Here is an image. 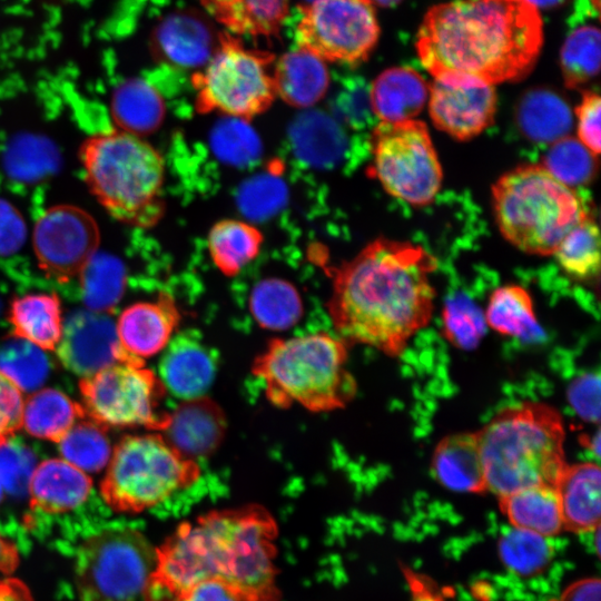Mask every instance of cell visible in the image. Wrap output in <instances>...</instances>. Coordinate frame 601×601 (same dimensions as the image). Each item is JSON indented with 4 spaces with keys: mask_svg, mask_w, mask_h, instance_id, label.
Listing matches in <instances>:
<instances>
[{
    "mask_svg": "<svg viewBox=\"0 0 601 601\" xmlns=\"http://www.w3.org/2000/svg\"><path fill=\"white\" fill-rule=\"evenodd\" d=\"M436 268L422 246L384 237L371 242L333 272L326 307L338 337L401 356L432 318Z\"/></svg>",
    "mask_w": 601,
    "mask_h": 601,
    "instance_id": "cell-1",
    "label": "cell"
},
{
    "mask_svg": "<svg viewBox=\"0 0 601 601\" xmlns=\"http://www.w3.org/2000/svg\"><path fill=\"white\" fill-rule=\"evenodd\" d=\"M277 524L259 504L207 512L180 523L156 550L144 601H181L199 582L217 580L242 601H278Z\"/></svg>",
    "mask_w": 601,
    "mask_h": 601,
    "instance_id": "cell-2",
    "label": "cell"
},
{
    "mask_svg": "<svg viewBox=\"0 0 601 601\" xmlns=\"http://www.w3.org/2000/svg\"><path fill=\"white\" fill-rule=\"evenodd\" d=\"M542 45V18L526 0H453L425 13L415 48L434 80L494 86L524 78Z\"/></svg>",
    "mask_w": 601,
    "mask_h": 601,
    "instance_id": "cell-3",
    "label": "cell"
},
{
    "mask_svg": "<svg viewBox=\"0 0 601 601\" xmlns=\"http://www.w3.org/2000/svg\"><path fill=\"white\" fill-rule=\"evenodd\" d=\"M476 433L486 487L497 497L533 485L555 487L568 464L563 418L550 404L506 406Z\"/></svg>",
    "mask_w": 601,
    "mask_h": 601,
    "instance_id": "cell-4",
    "label": "cell"
},
{
    "mask_svg": "<svg viewBox=\"0 0 601 601\" xmlns=\"http://www.w3.org/2000/svg\"><path fill=\"white\" fill-rule=\"evenodd\" d=\"M78 158L89 191L114 219L141 228L161 219L165 162L142 137L116 128L93 132Z\"/></svg>",
    "mask_w": 601,
    "mask_h": 601,
    "instance_id": "cell-5",
    "label": "cell"
},
{
    "mask_svg": "<svg viewBox=\"0 0 601 601\" xmlns=\"http://www.w3.org/2000/svg\"><path fill=\"white\" fill-rule=\"evenodd\" d=\"M347 359L348 345L341 337L315 332L272 339L254 359L252 372L272 405L323 413L345 407L356 395Z\"/></svg>",
    "mask_w": 601,
    "mask_h": 601,
    "instance_id": "cell-6",
    "label": "cell"
},
{
    "mask_svg": "<svg viewBox=\"0 0 601 601\" xmlns=\"http://www.w3.org/2000/svg\"><path fill=\"white\" fill-rule=\"evenodd\" d=\"M495 221L503 237L532 255H553L562 239L591 213L572 188L542 165H521L492 188Z\"/></svg>",
    "mask_w": 601,
    "mask_h": 601,
    "instance_id": "cell-7",
    "label": "cell"
},
{
    "mask_svg": "<svg viewBox=\"0 0 601 601\" xmlns=\"http://www.w3.org/2000/svg\"><path fill=\"white\" fill-rule=\"evenodd\" d=\"M100 482L105 503L119 513H140L196 483L201 470L165 435L124 436L112 449Z\"/></svg>",
    "mask_w": 601,
    "mask_h": 601,
    "instance_id": "cell-8",
    "label": "cell"
},
{
    "mask_svg": "<svg viewBox=\"0 0 601 601\" xmlns=\"http://www.w3.org/2000/svg\"><path fill=\"white\" fill-rule=\"evenodd\" d=\"M274 62L272 52L247 48L231 33L219 32L213 56L191 77L197 111L246 120L266 111L277 97Z\"/></svg>",
    "mask_w": 601,
    "mask_h": 601,
    "instance_id": "cell-9",
    "label": "cell"
},
{
    "mask_svg": "<svg viewBox=\"0 0 601 601\" xmlns=\"http://www.w3.org/2000/svg\"><path fill=\"white\" fill-rule=\"evenodd\" d=\"M86 415L105 427H144L165 432L171 413L164 408L167 390L145 361L126 355L79 381Z\"/></svg>",
    "mask_w": 601,
    "mask_h": 601,
    "instance_id": "cell-10",
    "label": "cell"
},
{
    "mask_svg": "<svg viewBox=\"0 0 601 601\" xmlns=\"http://www.w3.org/2000/svg\"><path fill=\"white\" fill-rule=\"evenodd\" d=\"M156 565V550L137 530H102L89 536L76 554V588L80 601H138Z\"/></svg>",
    "mask_w": 601,
    "mask_h": 601,
    "instance_id": "cell-11",
    "label": "cell"
},
{
    "mask_svg": "<svg viewBox=\"0 0 601 601\" xmlns=\"http://www.w3.org/2000/svg\"><path fill=\"white\" fill-rule=\"evenodd\" d=\"M370 174L386 193L415 206L432 203L441 189L442 166L425 122H380L371 134Z\"/></svg>",
    "mask_w": 601,
    "mask_h": 601,
    "instance_id": "cell-12",
    "label": "cell"
},
{
    "mask_svg": "<svg viewBox=\"0 0 601 601\" xmlns=\"http://www.w3.org/2000/svg\"><path fill=\"white\" fill-rule=\"evenodd\" d=\"M380 26L368 0H314L302 7L298 48L323 61L358 65L374 50Z\"/></svg>",
    "mask_w": 601,
    "mask_h": 601,
    "instance_id": "cell-13",
    "label": "cell"
},
{
    "mask_svg": "<svg viewBox=\"0 0 601 601\" xmlns=\"http://www.w3.org/2000/svg\"><path fill=\"white\" fill-rule=\"evenodd\" d=\"M31 239L41 272L63 284L80 276L97 255L100 231L87 210L73 205H56L39 216Z\"/></svg>",
    "mask_w": 601,
    "mask_h": 601,
    "instance_id": "cell-14",
    "label": "cell"
},
{
    "mask_svg": "<svg viewBox=\"0 0 601 601\" xmlns=\"http://www.w3.org/2000/svg\"><path fill=\"white\" fill-rule=\"evenodd\" d=\"M55 351L60 363L81 377L128 355L120 346L116 323L108 314L97 311H78L70 315Z\"/></svg>",
    "mask_w": 601,
    "mask_h": 601,
    "instance_id": "cell-15",
    "label": "cell"
},
{
    "mask_svg": "<svg viewBox=\"0 0 601 601\" xmlns=\"http://www.w3.org/2000/svg\"><path fill=\"white\" fill-rule=\"evenodd\" d=\"M427 102L430 117L439 130L457 140H469L493 124L497 96L491 85L434 80Z\"/></svg>",
    "mask_w": 601,
    "mask_h": 601,
    "instance_id": "cell-16",
    "label": "cell"
},
{
    "mask_svg": "<svg viewBox=\"0 0 601 601\" xmlns=\"http://www.w3.org/2000/svg\"><path fill=\"white\" fill-rule=\"evenodd\" d=\"M219 41L209 18L196 9H179L152 28L149 48L154 58L170 67L203 68Z\"/></svg>",
    "mask_w": 601,
    "mask_h": 601,
    "instance_id": "cell-17",
    "label": "cell"
},
{
    "mask_svg": "<svg viewBox=\"0 0 601 601\" xmlns=\"http://www.w3.org/2000/svg\"><path fill=\"white\" fill-rule=\"evenodd\" d=\"M179 323L175 298L161 292L154 300L126 307L118 317L116 332L126 354L145 359L165 349Z\"/></svg>",
    "mask_w": 601,
    "mask_h": 601,
    "instance_id": "cell-18",
    "label": "cell"
},
{
    "mask_svg": "<svg viewBox=\"0 0 601 601\" xmlns=\"http://www.w3.org/2000/svg\"><path fill=\"white\" fill-rule=\"evenodd\" d=\"M159 363V378L167 392L184 401L200 397L214 381L216 361L200 337L181 333L173 337Z\"/></svg>",
    "mask_w": 601,
    "mask_h": 601,
    "instance_id": "cell-19",
    "label": "cell"
},
{
    "mask_svg": "<svg viewBox=\"0 0 601 601\" xmlns=\"http://www.w3.org/2000/svg\"><path fill=\"white\" fill-rule=\"evenodd\" d=\"M91 489L88 473L62 457L47 459L33 469L29 479L30 506L50 514L66 513L82 505Z\"/></svg>",
    "mask_w": 601,
    "mask_h": 601,
    "instance_id": "cell-20",
    "label": "cell"
},
{
    "mask_svg": "<svg viewBox=\"0 0 601 601\" xmlns=\"http://www.w3.org/2000/svg\"><path fill=\"white\" fill-rule=\"evenodd\" d=\"M436 481L455 492L487 491L476 432L454 433L435 446L431 462Z\"/></svg>",
    "mask_w": 601,
    "mask_h": 601,
    "instance_id": "cell-21",
    "label": "cell"
},
{
    "mask_svg": "<svg viewBox=\"0 0 601 601\" xmlns=\"http://www.w3.org/2000/svg\"><path fill=\"white\" fill-rule=\"evenodd\" d=\"M430 85L411 67H392L371 85L370 106L382 122L414 119L428 100Z\"/></svg>",
    "mask_w": 601,
    "mask_h": 601,
    "instance_id": "cell-22",
    "label": "cell"
},
{
    "mask_svg": "<svg viewBox=\"0 0 601 601\" xmlns=\"http://www.w3.org/2000/svg\"><path fill=\"white\" fill-rule=\"evenodd\" d=\"M600 486L601 472L597 463L565 465L555 485L564 530L582 533L600 526Z\"/></svg>",
    "mask_w": 601,
    "mask_h": 601,
    "instance_id": "cell-23",
    "label": "cell"
},
{
    "mask_svg": "<svg viewBox=\"0 0 601 601\" xmlns=\"http://www.w3.org/2000/svg\"><path fill=\"white\" fill-rule=\"evenodd\" d=\"M226 420L219 406L200 396L184 401L173 413L165 435L189 457L206 455L221 442Z\"/></svg>",
    "mask_w": 601,
    "mask_h": 601,
    "instance_id": "cell-24",
    "label": "cell"
},
{
    "mask_svg": "<svg viewBox=\"0 0 601 601\" xmlns=\"http://www.w3.org/2000/svg\"><path fill=\"white\" fill-rule=\"evenodd\" d=\"M273 77L276 96L297 108L318 102L329 86L325 61L299 48L286 52L275 62Z\"/></svg>",
    "mask_w": 601,
    "mask_h": 601,
    "instance_id": "cell-25",
    "label": "cell"
},
{
    "mask_svg": "<svg viewBox=\"0 0 601 601\" xmlns=\"http://www.w3.org/2000/svg\"><path fill=\"white\" fill-rule=\"evenodd\" d=\"M8 321L13 336L42 351H55L62 334V306L56 293H31L14 297Z\"/></svg>",
    "mask_w": 601,
    "mask_h": 601,
    "instance_id": "cell-26",
    "label": "cell"
},
{
    "mask_svg": "<svg viewBox=\"0 0 601 601\" xmlns=\"http://www.w3.org/2000/svg\"><path fill=\"white\" fill-rule=\"evenodd\" d=\"M165 111L162 96L144 78L126 79L115 88L110 98V115L116 129L139 137L157 130Z\"/></svg>",
    "mask_w": 601,
    "mask_h": 601,
    "instance_id": "cell-27",
    "label": "cell"
},
{
    "mask_svg": "<svg viewBox=\"0 0 601 601\" xmlns=\"http://www.w3.org/2000/svg\"><path fill=\"white\" fill-rule=\"evenodd\" d=\"M208 14L233 33L273 38L288 13V0H199Z\"/></svg>",
    "mask_w": 601,
    "mask_h": 601,
    "instance_id": "cell-28",
    "label": "cell"
},
{
    "mask_svg": "<svg viewBox=\"0 0 601 601\" xmlns=\"http://www.w3.org/2000/svg\"><path fill=\"white\" fill-rule=\"evenodd\" d=\"M502 513L515 529L542 536L563 530L558 491L551 485H533L499 496Z\"/></svg>",
    "mask_w": 601,
    "mask_h": 601,
    "instance_id": "cell-29",
    "label": "cell"
},
{
    "mask_svg": "<svg viewBox=\"0 0 601 601\" xmlns=\"http://www.w3.org/2000/svg\"><path fill=\"white\" fill-rule=\"evenodd\" d=\"M86 416L81 403L57 388L46 387L37 390L24 401L22 427L33 437L58 443L76 422Z\"/></svg>",
    "mask_w": 601,
    "mask_h": 601,
    "instance_id": "cell-30",
    "label": "cell"
},
{
    "mask_svg": "<svg viewBox=\"0 0 601 601\" xmlns=\"http://www.w3.org/2000/svg\"><path fill=\"white\" fill-rule=\"evenodd\" d=\"M516 121L529 139L555 142L566 137L572 126L569 105L555 92L536 88L528 91L519 102Z\"/></svg>",
    "mask_w": 601,
    "mask_h": 601,
    "instance_id": "cell-31",
    "label": "cell"
},
{
    "mask_svg": "<svg viewBox=\"0 0 601 601\" xmlns=\"http://www.w3.org/2000/svg\"><path fill=\"white\" fill-rule=\"evenodd\" d=\"M484 317L487 327L504 336L531 341L544 334L536 319L532 297L520 285L495 288Z\"/></svg>",
    "mask_w": 601,
    "mask_h": 601,
    "instance_id": "cell-32",
    "label": "cell"
},
{
    "mask_svg": "<svg viewBox=\"0 0 601 601\" xmlns=\"http://www.w3.org/2000/svg\"><path fill=\"white\" fill-rule=\"evenodd\" d=\"M262 244L263 235L255 226L236 219L217 221L207 238L210 258L226 276L239 274L257 257Z\"/></svg>",
    "mask_w": 601,
    "mask_h": 601,
    "instance_id": "cell-33",
    "label": "cell"
},
{
    "mask_svg": "<svg viewBox=\"0 0 601 601\" xmlns=\"http://www.w3.org/2000/svg\"><path fill=\"white\" fill-rule=\"evenodd\" d=\"M249 308L262 327L273 331L292 327L303 315V303L296 287L279 278L256 284L250 294Z\"/></svg>",
    "mask_w": 601,
    "mask_h": 601,
    "instance_id": "cell-34",
    "label": "cell"
},
{
    "mask_svg": "<svg viewBox=\"0 0 601 601\" xmlns=\"http://www.w3.org/2000/svg\"><path fill=\"white\" fill-rule=\"evenodd\" d=\"M585 20L570 22L572 29L560 52L562 76L570 89L583 87L600 69V29Z\"/></svg>",
    "mask_w": 601,
    "mask_h": 601,
    "instance_id": "cell-35",
    "label": "cell"
},
{
    "mask_svg": "<svg viewBox=\"0 0 601 601\" xmlns=\"http://www.w3.org/2000/svg\"><path fill=\"white\" fill-rule=\"evenodd\" d=\"M562 269L578 280H594L600 272V235L590 214L559 244L553 253Z\"/></svg>",
    "mask_w": 601,
    "mask_h": 601,
    "instance_id": "cell-36",
    "label": "cell"
},
{
    "mask_svg": "<svg viewBox=\"0 0 601 601\" xmlns=\"http://www.w3.org/2000/svg\"><path fill=\"white\" fill-rule=\"evenodd\" d=\"M57 444L62 459L86 473L106 467L112 452L107 427L88 416L76 422Z\"/></svg>",
    "mask_w": 601,
    "mask_h": 601,
    "instance_id": "cell-37",
    "label": "cell"
},
{
    "mask_svg": "<svg viewBox=\"0 0 601 601\" xmlns=\"http://www.w3.org/2000/svg\"><path fill=\"white\" fill-rule=\"evenodd\" d=\"M0 371L22 392L37 390L49 374V362L38 346L13 336L0 345Z\"/></svg>",
    "mask_w": 601,
    "mask_h": 601,
    "instance_id": "cell-38",
    "label": "cell"
},
{
    "mask_svg": "<svg viewBox=\"0 0 601 601\" xmlns=\"http://www.w3.org/2000/svg\"><path fill=\"white\" fill-rule=\"evenodd\" d=\"M484 312L462 293L449 297L442 311L443 337L456 348L474 349L486 332Z\"/></svg>",
    "mask_w": 601,
    "mask_h": 601,
    "instance_id": "cell-39",
    "label": "cell"
},
{
    "mask_svg": "<svg viewBox=\"0 0 601 601\" xmlns=\"http://www.w3.org/2000/svg\"><path fill=\"white\" fill-rule=\"evenodd\" d=\"M597 157L578 138L566 136L552 144L542 166L558 180L573 188L592 180L597 173Z\"/></svg>",
    "mask_w": 601,
    "mask_h": 601,
    "instance_id": "cell-40",
    "label": "cell"
},
{
    "mask_svg": "<svg viewBox=\"0 0 601 601\" xmlns=\"http://www.w3.org/2000/svg\"><path fill=\"white\" fill-rule=\"evenodd\" d=\"M499 553L514 573L530 577L546 568L552 550L544 536L514 528L500 539Z\"/></svg>",
    "mask_w": 601,
    "mask_h": 601,
    "instance_id": "cell-41",
    "label": "cell"
},
{
    "mask_svg": "<svg viewBox=\"0 0 601 601\" xmlns=\"http://www.w3.org/2000/svg\"><path fill=\"white\" fill-rule=\"evenodd\" d=\"M99 272H90L85 268L80 274L82 279L83 297L93 309L101 287L104 285L105 312L109 311L117 302L122 290L121 272L118 264H107L106 272H102L101 263L98 264Z\"/></svg>",
    "mask_w": 601,
    "mask_h": 601,
    "instance_id": "cell-42",
    "label": "cell"
},
{
    "mask_svg": "<svg viewBox=\"0 0 601 601\" xmlns=\"http://www.w3.org/2000/svg\"><path fill=\"white\" fill-rule=\"evenodd\" d=\"M22 391L0 371V447L22 427Z\"/></svg>",
    "mask_w": 601,
    "mask_h": 601,
    "instance_id": "cell-43",
    "label": "cell"
},
{
    "mask_svg": "<svg viewBox=\"0 0 601 601\" xmlns=\"http://www.w3.org/2000/svg\"><path fill=\"white\" fill-rule=\"evenodd\" d=\"M568 400L575 413L583 420L598 423L600 418V377L598 373H587L570 384Z\"/></svg>",
    "mask_w": 601,
    "mask_h": 601,
    "instance_id": "cell-44",
    "label": "cell"
},
{
    "mask_svg": "<svg viewBox=\"0 0 601 601\" xmlns=\"http://www.w3.org/2000/svg\"><path fill=\"white\" fill-rule=\"evenodd\" d=\"M600 96L591 90L583 92L575 108L577 131L579 141L595 156L600 154Z\"/></svg>",
    "mask_w": 601,
    "mask_h": 601,
    "instance_id": "cell-45",
    "label": "cell"
},
{
    "mask_svg": "<svg viewBox=\"0 0 601 601\" xmlns=\"http://www.w3.org/2000/svg\"><path fill=\"white\" fill-rule=\"evenodd\" d=\"M28 236L26 220L18 208L0 198V257L18 253Z\"/></svg>",
    "mask_w": 601,
    "mask_h": 601,
    "instance_id": "cell-46",
    "label": "cell"
},
{
    "mask_svg": "<svg viewBox=\"0 0 601 601\" xmlns=\"http://www.w3.org/2000/svg\"><path fill=\"white\" fill-rule=\"evenodd\" d=\"M0 449L3 450L2 447ZM31 465L30 456L28 454L24 455V452L19 451V449L10 450L8 453L4 450L1 451L0 467L6 466L4 469H0V480L3 487L4 485L10 489H13V485L16 487L28 485L32 473Z\"/></svg>",
    "mask_w": 601,
    "mask_h": 601,
    "instance_id": "cell-47",
    "label": "cell"
},
{
    "mask_svg": "<svg viewBox=\"0 0 601 601\" xmlns=\"http://www.w3.org/2000/svg\"><path fill=\"white\" fill-rule=\"evenodd\" d=\"M181 601H242L226 584L206 580L190 588Z\"/></svg>",
    "mask_w": 601,
    "mask_h": 601,
    "instance_id": "cell-48",
    "label": "cell"
},
{
    "mask_svg": "<svg viewBox=\"0 0 601 601\" xmlns=\"http://www.w3.org/2000/svg\"><path fill=\"white\" fill-rule=\"evenodd\" d=\"M601 583L598 578H589L569 585L560 601H600Z\"/></svg>",
    "mask_w": 601,
    "mask_h": 601,
    "instance_id": "cell-49",
    "label": "cell"
},
{
    "mask_svg": "<svg viewBox=\"0 0 601 601\" xmlns=\"http://www.w3.org/2000/svg\"><path fill=\"white\" fill-rule=\"evenodd\" d=\"M0 601H33L30 589L17 578L0 580Z\"/></svg>",
    "mask_w": 601,
    "mask_h": 601,
    "instance_id": "cell-50",
    "label": "cell"
},
{
    "mask_svg": "<svg viewBox=\"0 0 601 601\" xmlns=\"http://www.w3.org/2000/svg\"><path fill=\"white\" fill-rule=\"evenodd\" d=\"M20 554L16 544L0 534V573L10 574L18 568Z\"/></svg>",
    "mask_w": 601,
    "mask_h": 601,
    "instance_id": "cell-51",
    "label": "cell"
},
{
    "mask_svg": "<svg viewBox=\"0 0 601 601\" xmlns=\"http://www.w3.org/2000/svg\"><path fill=\"white\" fill-rule=\"evenodd\" d=\"M534 8L539 9H551L559 7L565 3L568 0H526Z\"/></svg>",
    "mask_w": 601,
    "mask_h": 601,
    "instance_id": "cell-52",
    "label": "cell"
},
{
    "mask_svg": "<svg viewBox=\"0 0 601 601\" xmlns=\"http://www.w3.org/2000/svg\"><path fill=\"white\" fill-rule=\"evenodd\" d=\"M373 6L380 7H394L398 4L402 0H368Z\"/></svg>",
    "mask_w": 601,
    "mask_h": 601,
    "instance_id": "cell-53",
    "label": "cell"
},
{
    "mask_svg": "<svg viewBox=\"0 0 601 601\" xmlns=\"http://www.w3.org/2000/svg\"><path fill=\"white\" fill-rule=\"evenodd\" d=\"M2 492H3V485H2V482H1V480H0V500H1V497H2Z\"/></svg>",
    "mask_w": 601,
    "mask_h": 601,
    "instance_id": "cell-54",
    "label": "cell"
},
{
    "mask_svg": "<svg viewBox=\"0 0 601 601\" xmlns=\"http://www.w3.org/2000/svg\"><path fill=\"white\" fill-rule=\"evenodd\" d=\"M306 1L312 2V1H314V0H306Z\"/></svg>",
    "mask_w": 601,
    "mask_h": 601,
    "instance_id": "cell-55",
    "label": "cell"
},
{
    "mask_svg": "<svg viewBox=\"0 0 601 601\" xmlns=\"http://www.w3.org/2000/svg\"><path fill=\"white\" fill-rule=\"evenodd\" d=\"M552 601H560V600H552Z\"/></svg>",
    "mask_w": 601,
    "mask_h": 601,
    "instance_id": "cell-56",
    "label": "cell"
}]
</instances>
